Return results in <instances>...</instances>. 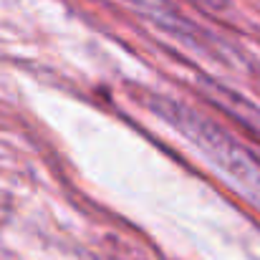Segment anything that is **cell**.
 Instances as JSON below:
<instances>
[{"mask_svg":"<svg viewBox=\"0 0 260 260\" xmlns=\"http://www.w3.org/2000/svg\"><path fill=\"white\" fill-rule=\"evenodd\" d=\"M147 106L162 121L177 129L187 142H192L220 172L228 174L245 194H250L260 205V157L253 149H248L220 124L197 114L182 101H172L167 96H149Z\"/></svg>","mask_w":260,"mask_h":260,"instance_id":"cell-1","label":"cell"},{"mask_svg":"<svg viewBox=\"0 0 260 260\" xmlns=\"http://www.w3.org/2000/svg\"><path fill=\"white\" fill-rule=\"evenodd\" d=\"M233 109L238 111V116H240L245 124H250L253 129H258V132H260V111H253V109H248V106H243V109L233 106Z\"/></svg>","mask_w":260,"mask_h":260,"instance_id":"cell-2","label":"cell"},{"mask_svg":"<svg viewBox=\"0 0 260 260\" xmlns=\"http://www.w3.org/2000/svg\"><path fill=\"white\" fill-rule=\"evenodd\" d=\"M200 5H207V8H220L222 5V0H197Z\"/></svg>","mask_w":260,"mask_h":260,"instance_id":"cell-3","label":"cell"}]
</instances>
